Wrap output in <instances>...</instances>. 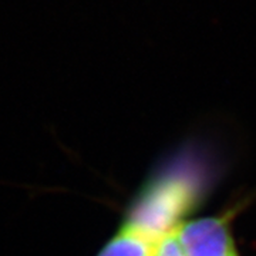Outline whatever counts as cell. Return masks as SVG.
Instances as JSON below:
<instances>
[{"mask_svg": "<svg viewBox=\"0 0 256 256\" xmlns=\"http://www.w3.org/2000/svg\"><path fill=\"white\" fill-rule=\"evenodd\" d=\"M210 184V165L195 152H180L140 186L96 256H156L178 225L200 208Z\"/></svg>", "mask_w": 256, "mask_h": 256, "instance_id": "6da1fadb", "label": "cell"}, {"mask_svg": "<svg viewBox=\"0 0 256 256\" xmlns=\"http://www.w3.org/2000/svg\"><path fill=\"white\" fill-rule=\"evenodd\" d=\"M234 212L182 220L174 230L181 256H240L232 232Z\"/></svg>", "mask_w": 256, "mask_h": 256, "instance_id": "7a4b0ae2", "label": "cell"}]
</instances>
